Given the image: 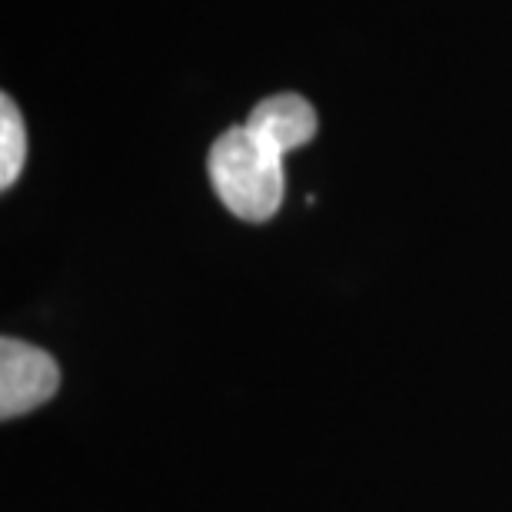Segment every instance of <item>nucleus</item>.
<instances>
[{
    "label": "nucleus",
    "instance_id": "nucleus-2",
    "mask_svg": "<svg viewBox=\"0 0 512 512\" xmlns=\"http://www.w3.org/2000/svg\"><path fill=\"white\" fill-rule=\"evenodd\" d=\"M60 386V366L54 356L24 340L0 343V416L14 419L44 406Z\"/></svg>",
    "mask_w": 512,
    "mask_h": 512
},
{
    "label": "nucleus",
    "instance_id": "nucleus-3",
    "mask_svg": "<svg viewBox=\"0 0 512 512\" xmlns=\"http://www.w3.org/2000/svg\"><path fill=\"white\" fill-rule=\"evenodd\" d=\"M27 160V130L17 104L7 94L0 97V187L10 190Z\"/></svg>",
    "mask_w": 512,
    "mask_h": 512
},
{
    "label": "nucleus",
    "instance_id": "nucleus-1",
    "mask_svg": "<svg viewBox=\"0 0 512 512\" xmlns=\"http://www.w3.org/2000/svg\"><path fill=\"white\" fill-rule=\"evenodd\" d=\"M316 137V110L300 94L263 97L247 124L230 127L207 153L213 193L233 217L266 223L280 210L286 177L283 157Z\"/></svg>",
    "mask_w": 512,
    "mask_h": 512
}]
</instances>
